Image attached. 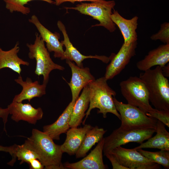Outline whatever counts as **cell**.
<instances>
[{"instance_id":"obj_14","label":"cell","mask_w":169,"mask_h":169,"mask_svg":"<svg viewBox=\"0 0 169 169\" xmlns=\"http://www.w3.org/2000/svg\"><path fill=\"white\" fill-rule=\"evenodd\" d=\"M28 21L37 28L41 38L46 43V48L48 51L49 52H53L55 58H60L61 60H64V45L59 40V34L56 32L53 33L46 28L35 15H33L28 19Z\"/></svg>"},{"instance_id":"obj_27","label":"cell","mask_w":169,"mask_h":169,"mask_svg":"<svg viewBox=\"0 0 169 169\" xmlns=\"http://www.w3.org/2000/svg\"><path fill=\"white\" fill-rule=\"evenodd\" d=\"M6 4V8L11 13L14 12H20L23 14L27 15L30 12L29 8L25 5L28 2L34 0H3ZM46 2L50 4H54L52 0H38Z\"/></svg>"},{"instance_id":"obj_31","label":"cell","mask_w":169,"mask_h":169,"mask_svg":"<svg viewBox=\"0 0 169 169\" xmlns=\"http://www.w3.org/2000/svg\"><path fill=\"white\" fill-rule=\"evenodd\" d=\"M30 169H43L44 166L38 159H34L30 161L28 163Z\"/></svg>"},{"instance_id":"obj_29","label":"cell","mask_w":169,"mask_h":169,"mask_svg":"<svg viewBox=\"0 0 169 169\" xmlns=\"http://www.w3.org/2000/svg\"><path fill=\"white\" fill-rule=\"evenodd\" d=\"M110 161L113 169H127L121 165L114 155L111 153H107L105 155Z\"/></svg>"},{"instance_id":"obj_2","label":"cell","mask_w":169,"mask_h":169,"mask_svg":"<svg viewBox=\"0 0 169 169\" xmlns=\"http://www.w3.org/2000/svg\"><path fill=\"white\" fill-rule=\"evenodd\" d=\"M38 155V160L46 169H65L62 162L63 153L61 145L43 131L33 129L31 136L24 143Z\"/></svg>"},{"instance_id":"obj_8","label":"cell","mask_w":169,"mask_h":169,"mask_svg":"<svg viewBox=\"0 0 169 169\" xmlns=\"http://www.w3.org/2000/svg\"><path fill=\"white\" fill-rule=\"evenodd\" d=\"M113 99L116 109L120 115V127L156 129L157 119L148 116L138 107L119 101L115 97Z\"/></svg>"},{"instance_id":"obj_19","label":"cell","mask_w":169,"mask_h":169,"mask_svg":"<svg viewBox=\"0 0 169 169\" xmlns=\"http://www.w3.org/2000/svg\"><path fill=\"white\" fill-rule=\"evenodd\" d=\"M92 127L90 124H84L83 127L69 128L66 132V137L64 142L61 145L62 152L66 153L70 156L75 155L86 134Z\"/></svg>"},{"instance_id":"obj_5","label":"cell","mask_w":169,"mask_h":169,"mask_svg":"<svg viewBox=\"0 0 169 169\" xmlns=\"http://www.w3.org/2000/svg\"><path fill=\"white\" fill-rule=\"evenodd\" d=\"M156 129L146 128H124L120 126L104 138L105 155L115 148L131 142L140 144L151 137Z\"/></svg>"},{"instance_id":"obj_25","label":"cell","mask_w":169,"mask_h":169,"mask_svg":"<svg viewBox=\"0 0 169 169\" xmlns=\"http://www.w3.org/2000/svg\"><path fill=\"white\" fill-rule=\"evenodd\" d=\"M17 158L21 161L20 164L24 162L28 164L30 161L34 159H38V157L37 154L28 148L24 144L21 145H14V157L8 163V164L13 165Z\"/></svg>"},{"instance_id":"obj_15","label":"cell","mask_w":169,"mask_h":169,"mask_svg":"<svg viewBox=\"0 0 169 169\" xmlns=\"http://www.w3.org/2000/svg\"><path fill=\"white\" fill-rule=\"evenodd\" d=\"M59 29L62 33L64 40L61 42L65 46V50L64 53V59L69 60L71 61H74L77 65L80 67H83L82 62L86 59H96L102 61L103 62L107 63L111 59L110 57H108L105 56H85L83 55L73 46L70 42L67 33L65 26L60 21H59L57 23Z\"/></svg>"},{"instance_id":"obj_20","label":"cell","mask_w":169,"mask_h":169,"mask_svg":"<svg viewBox=\"0 0 169 169\" xmlns=\"http://www.w3.org/2000/svg\"><path fill=\"white\" fill-rule=\"evenodd\" d=\"M75 103L71 101L55 121L43 127V131L53 140H59L61 134L66 133L69 129V123Z\"/></svg>"},{"instance_id":"obj_26","label":"cell","mask_w":169,"mask_h":169,"mask_svg":"<svg viewBox=\"0 0 169 169\" xmlns=\"http://www.w3.org/2000/svg\"><path fill=\"white\" fill-rule=\"evenodd\" d=\"M136 150L151 161L169 168V151L160 150L158 151L151 152L142 149Z\"/></svg>"},{"instance_id":"obj_9","label":"cell","mask_w":169,"mask_h":169,"mask_svg":"<svg viewBox=\"0 0 169 169\" xmlns=\"http://www.w3.org/2000/svg\"><path fill=\"white\" fill-rule=\"evenodd\" d=\"M109 152L127 169H158L161 167L159 164L151 161L134 148L119 146Z\"/></svg>"},{"instance_id":"obj_16","label":"cell","mask_w":169,"mask_h":169,"mask_svg":"<svg viewBox=\"0 0 169 169\" xmlns=\"http://www.w3.org/2000/svg\"><path fill=\"white\" fill-rule=\"evenodd\" d=\"M14 81L22 87V90L18 94L16 95L13 101L22 102L27 100L29 102L33 98L41 97L46 94V89L47 84L43 83L40 84L36 80L33 81L30 78L27 77L25 81L23 80L21 76L15 79Z\"/></svg>"},{"instance_id":"obj_13","label":"cell","mask_w":169,"mask_h":169,"mask_svg":"<svg viewBox=\"0 0 169 169\" xmlns=\"http://www.w3.org/2000/svg\"><path fill=\"white\" fill-rule=\"evenodd\" d=\"M104 142L103 137L95 148L87 156L75 162H66L63 164L65 169H105L107 168L103 158Z\"/></svg>"},{"instance_id":"obj_32","label":"cell","mask_w":169,"mask_h":169,"mask_svg":"<svg viewBox=\"0 0 169 169\" xmlns=\"http://www.w3.org/2000/svg\"><path fill=\"white\" fill-rule=\"evenodd\" d=\"M0 151L9 153L13 159L14 157V145L10 146H4L0 145Z\"/></svg>"},{"instance_id":"obj_6","label":"cell","mask_w":169,"mask_h":169,"mask_svg":"<svg viewBox=\"0 0 169 169\" xmlns=\"http://www.w3.org/2000/svg\"><path fill=\"white\" fill-rule=\"evenodd\" d=\"M35 37L33 44H26L29 51L28 57L30 59H35L36 65L34 73L38 76L42 75L43 83L47 84L52 71L54 69L63 70L64 68L53 62L45 46L44 42L37 33H35Z\"/></svg>"},{"instance_id":"obj_10","label":"cell","mask_w":169,"mask_h":169,"mask_svg":"<svg viewBox=\"0 0 169 169\" xmlns=\"http://www.w3.org/2000/svg\"><path fill=\"white\" fill-rule=\"evenodd\" d=\"M137 41L126 46L123 43L117 53L111 57V61L106 68L104 77L110 79L119 74L136 54Z\"/></svg>"},{"instance_id":"obj_28","label":"cell","mask_w":169,"mask_h":169,"mask_svg":"<svg viewBox=\"0 0 169 169\" xmlns=\"http://www.w3.org/2000/svg\"><path fill=\"white\" fill-rule=\"evenodd\" d=\"M152 40H159L164 44H169V23L164 22L161 25L158 32L150 37Z\"/></svg>"},{"instance_id":"obj_12","label":"cell","mask_w":169,"mask_h":169,"mask_svg":"<svg viewBox=\"0 0 169 169\" xmlns=\"http://www.w3.org/2000/svg\"><path fill=\"white\" fill-rule=\"evenodd\" d=\"M66 63L71 70L72 77L68 84L71 91L72 101L75 102L81 90L95 79L89 68L80 67L68 59H66Z\"/></svg>"},{"instance_id":"obj_23","label":"cell","mask_w":169,"mask_h":169,"mask_svg":"<svg viewBox=\"0 0 169 169\" xmlns=\"http://www.w3.org/2000/svg\"><path fill=\"white\" fill-rule=\"evenodd\" d=\"M89 103V90L88 85L83 89L81 95L75 102L69 123L70 128L78 127L80 125Z\"/></svg>"},{"instance_id":"obj_30","label":"cell","mask_w":169,"mask_h":169,"mask_svg":"<svg viewBox=\"0 0 169 169\" xmlns=\"http://www.w3.org/2000/svg\"><path fill=\"white\" fill-rule=\"evenodd\" d=\"M9 114L8 109L7 108H3L0 107V118L2 119L4 125V131L6 132V124L8 121V116Z\"/></svg>"},{"instance_id":"obj_3","label":"cell","mask_w":169,"mask_h":169,"mask_svg":"<svg viewBox=\"0 0 169 169\" xmlns=\"http://www.w3.org/2000/svg\"><path fill=\"white\" fill-rule=\"evenodd\" d=\"M139 77L145 84L149 100L159 110L169 111V83L163 75L161 67L157 66L141 73Z\"/></svg>"},{"instance_id":"obj_4","label":"cell","mask_w":169,"mask_h":169,"mask_svg":"<svg viewBox=\"0 0 169 169\" xmlns=\"http://www.w3.org/2000/svg\"><path fill=\"white\" fill-rule=\"evenodd\" d=\"M107 80L104 76L95 79L88 84L90 103L83 125L92 110L95 108L99 109L97 113L102 114L104 118L106 117L107 113H110L120 120V114L116 109L113 99L116 93L109 86Z\"/></svg>"},{"instance_id":"obj_17","label":"cell","mask_w":169,"mask_h":169,"mask_svg":"<svg viewBox=\"0 0 169 169\" xmlns=\"http://www.w3.org/2000/svg\"><path fill=\"white\" fill-rule=\"evenodd\" d=\"M169 62V44H164L150 51L144 58L138 62L136 66L140 70L145 71L157 65L162 67Z\"/></svg>"},{"instance_id":"obj_11","label":"cell","mask_w":169,"mask_h":169,"mask_svg":"<svg viewBox=\"0 0 169 169\" xmlns=\"http://www.w3.org/2000/svg\"><path fill=\"white\" fill-rule=\"evenodd\" d=\"M7 108L11 119L16 122L23 120L35 125L42 118L44 114L41 107L35 108L29 103L12 101Z\"/></svg>"},{"instance_id":"obj_21","label":"cell","mask_w":169,"mask_h":169,"mask_svg":"<svg viewBox=\"0 0 169 169\" xmlns=\"http://www.w3.org/2000/svg\"><path fill=\"white\" fill-rule=\"evenodd\" d=\"M166 125L157 120L156 124V134L145 142L134 148L136 150L143 148H155L161 150L169 151V133L165 128Z\"/></svg>"},{"instance_id":"obj_7","label":"cell","mask_w":169,"mask_h":169,"mask_svg":"<svg viewBox=\"0 0 169 169\" xmlns=\"http://www.w3.org/2000/svg\"><path fill=\"white\" fill-rule=\"evenodd\" d=\"M115 5L114 0H98L90 3H82L75 7L64 8L66 9L76 10L82 14L91 16L100 22L92 26H103L110 32H113L116 28L111 19V15Z\"/></svg>"},{"instance_id":"obj_24","label":"cell","mask_w":169,"mask_h":169,"mask_svg":"<svg viewBox=\"0 0 169 169\" xmlns=\"http://www.w3.org/2000/svg\"><path fill=\"white\" fill-rule=\"evenodd\" d=\"M107 130L95 126L89 130L86 134L81 145L76 153V158L84 157L96 143L103 137Z\"/></svg>"},{"instance_id":"obj_34","label":"cell","mask_w":169,"mask_h":169,"mask_svg":"<svg viewBox=\"0 0 169 169\" xmlns=\"http://www.w3.org/2000/svg\"><path fill=\"white\" fill-rule=\"evenodd\" d=\"M161 69L163 75L166 77H169V64H167L164 66L161 67Z\"/></svg>"},{"instance_id":"obj_1","label":"cell","mask_w":169,"mask_h":169,"mask_svg":"<svg viewBox=\"0 0 169 169\" xmlns=\"http://www.w3.org/2000/svg\"><path fill=\"white\" fill-rule=\"evenodd\" d=\"M122 95L128 103L138 107L148 116L155 118L169 127V111L159 110L150 104L149 94L142 80L137 76H130L120 84Z\"/></svg>"},{"instance_id":"obj_22","label":"cell","mask_w":169,"mask_h":169,"mask_svg":"<svg viewBox=\"0 0 169 169\" xmlns=\"http://www.w3.org/2000/svg\"><path fill=\"white\" fill-rule=\"evenodd\" d=\"M19 45V43L17 42L13 48L8 51L3 50L0 47V70L8 68L20 75L22 71L21 65H29V63L18 56L20 50Z\"/></svg>"},{"instance_id":"obj_33","label":"cell","mask_w":169,"mask_h":169,"mask_svg":"<svg viewBox=\"0 0 169 169\" xmlns=\"http://www.w3.org/2000/svg\"><path fill=\"white\" fill-rule=\"evenodd\" d=\"M98 0H54L55 4L57 6H59L63 3L66 2H69L72 3H74L76 2H81L82 1H88L92 2H95Z\"/></svg>"},{"instance_id":"obj_18","label":"cell","mask_w":169,"mask_h":169,"mask_svg":"<svg viewBox=\"0 0 169 169\" xmlns=\"http://www.w3.org/2000/svg\"><path fill=\"white\" fill-rule=\"evenodd\" d=\"M111 18L121 31L125 45L128 46L132 43L137 41V35L136 30L138 24V16H135L131 19H127L122 17L117 11L113 9Z\"/></svg>"}]
</instances>
